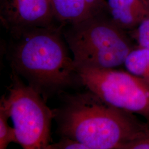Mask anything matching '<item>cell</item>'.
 I'll list each match as a JSON object with an SVG mask.
<instances>
[{"instance_id": "obj_1", "label": "cell", "mask_w": 149, "mask_h": 149, "mask_svg": "<svg viewBox=\"0 0 149 149\" xmlns=\"http://www.w3.org/2000/svg\"><path fill=\"white\" fill-rule=\"evenodd\" d=\"M63 28L61 25L36 27L10 34L7 51L12 70L45 101L80 82Z\"/></svg>"}, {"instance_id": "obj_2", "label": "cell", "mask_w": 149, "mask_h": 149, "mask_svg": "<svg viewBox=\"0 0 149 149\" xmlns=\"http://www.w3.org/2000/svg\"><path fill=\"white\" fill-rule=\"evenodd\" d=\"M53 113L61 136L78 141L88 149H122L149 133L148 124L107 104L88 90L67 96Z\"/></svg>"}, {"instance_id": "obj_3", "label": "cell", "mask_w": 149, "mask_h": 149, "mask_svg": "<svg viewBox=\"0 0 149 149\" xmlns=\"http://www.w3.org/2000/svg\"><path fill=\"white\" fill-rule=\"evenodd\" d=\"M63 33L76 69H117L135 47L129 34L118 27L109 14L65 26Z\"/></svg>"}, {"instance_id": "obj_4", "label": "cell", "mask_w": 149, "mask_h": 149, "mask_svg": "<svg viewBox=\"0 0 149 149\" xmlns=\"http://www.w3.org/2000/svg\"><path fill=\"white\" fill-rule=\"evenodd\" d=\"M8 96L2 102L7 108L16 132L17 144L24 149H47L51 144V110L42 96L12 70Z\"/></svg>"}, {"instance_id": "obj_5", "label": "cell", "mask_w": 149, "mask_h": 149, "mask_svg": "<svg viewBox=\"0 0 149 149\" xmlns=\"http://www.w3.org/2000/svg\"><path fill=\"white\" fill-rule=\"evenodd\" d=\"M80 82L107 104L149 120V85L127 71L76 68Z\"/></svg>"}, {"instance_id": "obj_6", "label": "cell", "mask_w": 149, "mask_h": 149, "mask_svg": "<svg viewBox=\"0 0 149 149\" xmlns=\"http://www.w3.org/2000/svg\"><path fill=\"white\" fill-rule=\"evenodd\" d=\"M0 19L10 34L60 25L50 0H0Z\"/></svg>"}, {"instance_id": "obj_7", "label": "cell", "mask_w": 149, "mask_h": 149, "mask_svg": "<svg viewBox=\"0 0 149 149\" xmlns=\"http://www.w3.org/2000/svg\"><path fill=\"white\" fill-rule=\"evenodd\" d=\"M50 1L56 21L63 27L96 16L109 14L106 0Z\"/></svg>"}, {"instance_id": "obj_8", "label": "cell", "mask_w": 149, "mask_h": 149, "mask_svg": "<svg viewBox=\"0 0 149 149\" xmlns=\"http://www.w3.org/2000/svg\"><path fill=\"white\" fill-rule=\"evenodd\" d=\"M109 14L113 22L125 32H132L149 12L139 0H107Z\"/></svg>"}, {"instance_id": "obj_9", "label": "cell", "mask_w": 149, "mask_h": 149, "mask_svg": "<svg viewBox=\"0 0 149 149\" xmlns=\"http://www.w3.org/2000/svg\"><path fill=\"white\" fill-rule=\"evenodd\" d=\"M126 71L149 85V50L135 46L130 52L123 65Z\"/></svg>"}, {"instance_id": "obj_10", "label": "cell", "mask_w": 149, "mask_h": 149, "mask_svg": "<svg viewBox=\"0 0 149 149\" xmlns=\"http://www.w3.org/2000/svg\"><path fill=\"white\" fill-rule=\"evenodd\" d=\"M10 118L6 107L0 102V149H5L11 143H17L14 127L10 126L8 120Z\"/></svg>"}, {"instance_id": "obj_11", "label": "cell", "mask_w": 149, "mask_h": 149, "mask_svg": "<svg viewBox=\"0 0 149 149\" xmlns=\"http://www.w3.org/2000/svg\"><path fill=\"white\" fill-rule=\"evenodd\" d=\"M129 34L135 40L138 46L149 50V17L143 20Z\"/></svg>"}, {"instance_id": "obj_12", "label": "cell", "mask_w": 149, "mask_h": 149, "mask_svg": "<svg viewBox=\"0 0 149 149\" xmlns=\"http://www.w3.org/2000/svg\"><path fill=\"white\" fill-rule=\"evenodd\" d=\"M88 149L84 144L72 139L61 136L58 143L50 144L47 149Z\"/></svg>"}, {"instance_id": "obj_13", "label": "cell", "mask_w": 149, "mask_h": 149, "mask_svg": "<svg viewBox=\"0 0 149 149\" xmlns=\"http://www.w3.org/2000/svg\"><path fill=\"white\" fill-rule=\"evenodd\" d=\"M122 149H149V133L128 142Z\"/></svg>"}, {"instance_id": "obj_14", "label": "cell", "mask_w": 149, "mask_h": 149, "mask_svg": "<svg viewBox=\"0 0 149 149\" xmlns=\"http://www.w3.org/2000/svg\"><path fill=\"white\" fill-rule=\"evenodd\" d=\"M149 12V0H139Z\"/></svg>"}]
</instances>
